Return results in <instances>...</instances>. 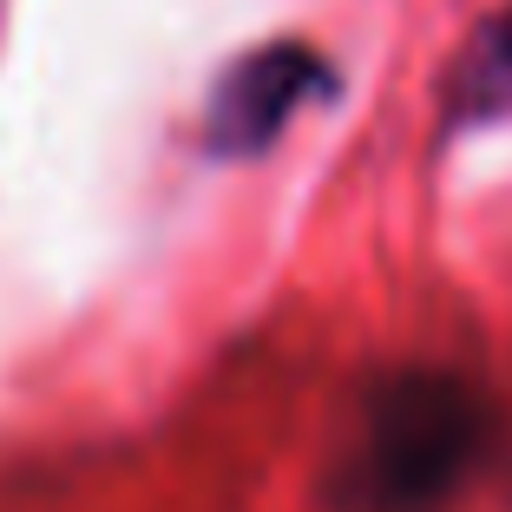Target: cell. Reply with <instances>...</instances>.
Returning <instances> with one entry per match:
<instances>
[{
	"mask_svg": "<svg viewBox=\"0 0 512 512\" xmlns=\"http://www.w3.org/2000/svg\"><path fill=\"white\" fill-rule=\"evenodd\" d=\"M329 86V66L322 53L296 40H276V46H256L217 79L211 106H204V132H211V151L217 158H256L270 151L276 132L289 125V112L302 99H316Z\"/></svg>",
	"mask_w": 512,
	"mask_h": 512,
	"instance_id": "7a4b0ae2",
	"label": "cell"
},
{
	"mask_svg": "<svg viewBox=\"0 0 512 512\" xmlns=\"http://www.w3.org/2000/svg\"><path fill=\"white\" fill-rule=\"evenodd\" d=\"M493 407L453 368H394L362 394L335 460V512H440L480 467Z\"/></svg>",
	"mask_w": 512,
	"mask_h": 512,
	"instance_id": "6da1fadb",
	"label": "cell"
},
{
	"mask_svg": "<svg viewBox=\"0 0 512 512\" xmlns=\"http://www.w3.org/2000/svg\"><path fill=\"white\" fill-rule=\"evenodd\" d=\"M453 112H460V119H506L512 112V14H499L493 27H480V40L460 53Z\"/></svg>",
	"mask_w": 512,
	"mask_h": 512,
	"instance_id": "3957f363",
	"label": "cell"
}]
</instances>
